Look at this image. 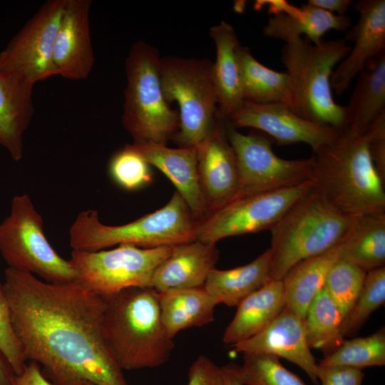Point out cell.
<instances>
[{
	"mask_svg": "<svg viewBox=\"0 0 385 385\" xmlns=\"http://www.w3.org/2000/svg\"><path fill=\"white\" fill-rule=\"evenodd\" d=\"M172 250L173 246L142 248L132 245L95 252L73 250L69 261L76 282L106 297L128 288H151L155 270Z\"/></svg>",
	"mask_w": 385,
	"mask_h": 385,
	"instance_id": "cell-10",
	"label": "cell"
},
{
	"mask_svg": "<svg viewBox=\"0 0 385 385\" xmlns=\"http://www.w3.org/2000/svg\"><path fill=\"white\" fill-rule=\"evenodd\" d=\"M313 186H296L235 198L197 223L195 240L215 244L225 237L271 230Z\"/></svg>",
	"mask_w": 385,
	"mask_h": 385,
	"instance_id": "cell-12",
	"label": "cell"
},
{
	"mask_svg": "<svg viewBox=\"0 0 385 385\" xmlns=\"http://www.w3.org/2000/svg\"><path fill=\"white\" fill-rule=\"evenodd\" d=\"M342 258L366 272L384 267L385 214L353 217Z\"/></svg>",
	"mask_w": 385,
	"mask_h": 385,
	"instance_id": "cell-29",
	"label": "cell"
},
{
	"mask_svg": "<svg viewBox=\"0 0 385 385\" xmlns=\"http://www.w3.org/2000/svg\"><path fill=\"white\" fill-rule=\"evenodd\" d=\"M66 0H49L0 51V70L34 86L56 76L53 51Z\"/></svg>",
	"mask_w": 385,
	"mask_h": 385,
	"instance_id": "cell-13",
	"label": "cell"
},
{
	"mask_svg": "<svg viewBox=\"0 0 385 385\" xmlns=\"http://www.w3.org/2000/svg\"><path fill=\"white\" fill-rule=\"evenodd\" d=\"M3 285L26 361L37 363L53 385H128L103 338L104 297L76 282H48L9 267Z\"/></svg>",
	"mask_w": 385,
	"mask_h": 385,
	"instance_id": "cell-1",
	"label": "cell"
},
{
	"mask_svg": "<svg viewBox=\"0 0 385 385\" xmlns=\"http://www.w3.org/2000/svg\"><path fill=\"white\" fill-rule=\"evenodd\" d=\"M34 86L0 70V146L15 161L24 153V135L34 113Z\"/></svg>",
	"mask_w": 385,
	"mask_h": 385,
	"instance_id": "cell-21",
	"label": "cell"
},
{
	"mask_svg": "<svg viewBox=\"0 0 385 385\" xmlns=\"http://www.w3.org/2000/svg\"><path fill=\"white\" fill-rule=\"evenodd\" d=\"M108 172L117 185L128 191L140 189L151 181L150 165L128 145L112 156Z\"/></svg>",
	"mask_w": 385,
	"mask_h": 385,
	"instance_id": "cell-36",
	"label": "cell"
},
{
	"mask_svg": "<svg viewBox=\"0 0 385 385\" xmlns=\"http://www.w3.org/2000/svg\"><path fill=\"white\" fill-rule=\"evenodd\" d=\"M343 316L323 287L308 307L304 319L307 340L310 349L325 356L334 351L345 339L342 334Z\"/></svg>",
	"mask_w": 385,
	"mask_h": 385,
	"instance_id": "cell-31",
	"label": "cell"
},
{
	"mask_svg": "<svg viewBox=\"0 0 385 385\" xmlns=\"http://www.w3.org/2000/svg\"><path fill=\"white\" fill-rule=\"evenodd\" d=\"M237 367V364L234 363H229L221 366L223 385H243L238 377Z\"/></svg>",
	"mask_w": 385,
	"mask_h": 385,
	"instance_id": "cell-43",
	"label": "cell"
},
{
	"mask_svg": "<svg viewBox=\"0 0 385 385\" xmlns=\"http://www.w3.org/2000/svg\"><path fill=\"white\" fill-rule=\"evenodd\" d=\"M212 66L207 58L161 57L165 99L177 102L180 109L179 129L172 138L178 147H197L219 118Z\"/></svg>",
	"mask_w": 385,
	"mask_h": 385,
	"instance_id": "cell-8",
	"label": "cell"
},
{
	"mask_svg": "<svg viewBox=\"0 0 385 385\" xmlns=\"http://www.w3.org/2000/svg\"><path fill=\"white\" fill-rule=\"evenodd\" d=\"M307 3L337 15H346L354 4L351 0H309Z\"/></svg>",
	"mask_w": 385,
	"mask_h": 385,
	"instance_id": "cell-42",
	"label": "cell"
},
{
	"mask_svg": "<svg viewBox=\"0 0 385 385\" xmlns=\"http://www.w3.org/2000/svg\"><path fill=\"white\" fill-rule=\"evenodd\" d=\"M210 36L216 48L212 73L218 117L225 121L244 101L237 58L240 43L233 26L225 21L211 27Z\"/></svg>",
	"mask_w": 385,
	"mask_h": 385,
	"instance_id": "cell-22",
	"label": "cell"
},
{
	"mask_svg": "<svg viewBox=\"0 0 385 385\" xmlns=\"http://www.w3.org/2000/svg\"><path fill=\"white\" fill-rule=\"evenodd\" d=\"M344 237L327 250L297 262L283 277L287 306L302 318L324 287L329 270L342 257Z\"/></svg>",
	"mask_w": 385,
	"mask_h": 385,
	"instance_id": "cell-26",
	"label": "cell"
},
{
	"mask_svg": "<svg viewBox=\"0 0 385 385\" xmlns=\"http://www.w3.org/2000/svg\"><path fill=\"white\" fill-rule=\"evenodd\" d=\"M374 167L385 181V115L381 116L366 132Z\"/></svg>",
	"mask_w": 385,
	"mask_h": 385,
	"instance_id": "cell-40",
	"label": "cell"
},
{
	"mask_svg": "<svg viewBox=\"0 0 385 385\" xmlns=\"http://www.w3.org/2000/svg\"><path fill=\"white\" fill-rule=\"evenodd\" d=\"M104 297L103 335L119 367L134 370L165 364L174 343L161 320L158 292L133 287Z\"/></svg>",
	"mask_w": 385,
	"mask_h": 385,
	"instance_id": "cell-3",
	"label": "cell"
},
{
	"mask_svg": "<svg viewBox=\"0 0 385 385\" xmlns=\"http://www.w3.org/2000/svg\"><path fill=\"white\" fill-rule=\"evenodd\" d=\"M231 346L236 353L285 359L299 366L314 384L319 382L318 363L307 340L304 319L287 306L263 330Z\"/></svg>",
	"mask_w": 385,
	"mask_h": 385,
	"instance_id": "cell-16",
	"label": "cell"
},
{
	"mask_svg": "<svg viewBox=\"0 0 385 385\" xmlns=\"http://www.w3.org/2000/svg\"><path fill=\"white\" fill-rule=\"evenodd\" d=\"M354 90L345 108V130L353 135H364L385 115V55L369 61L358 74Z\"/></svg>",
	"mask_w": 385,
	"mask_h": 385,
	"instance_id": "cell-24",
	"label": "cell"
},
{
	"mask_svg": "<svg viewBox=\"0 0 385 385\" xmlns=\"http://www.w3.org/2000/svg\"><path fill=\"white\" fill-rule=\"evenodd\" d=\"M127 145L147 163L159 169L170 179L197 222L205 217L198 180L197 147L173 148L145 143Z\"/></svg>",
	"mask_w": 385,
	"mask_h": 385,
	"instance_id": "cell-19",
	"label": "cell"
},
{
	"mask_svg": "<svg viewBox=\"0 0 385 385\" xmlns=\"http://www.w3.org/2000/svg\"><path fill=\"white\" fill-rule=\"evenodd\" d=\"M197 222L176 191L163 207L120 225L102 223L98 211L78 214L69 229L73 250L95 252L120 245L142 248L171 247L195 240Z\"/></svg>",
	"mask_w": 385,
	"mask_h": 385,
	"instance_id": "cell-5",
	"label": "cell"
},
{
	"mask_svg": "<svg viewBox=\"0 0 385 385\" xmlns=\"http://www.w3.org/2000/svg\"><path fill=\"white\" fill-rule=\"evenodd\" d=\"M68 385H98V384L93 383L92 381H88V380H79V381L72 382Z\"/></svg>",
	"mask_w": 385,
	"mask_h": 385,
	"instance_id": "cell-45",
	"label": "cell"
},
{
	"mask_svg": "<svg viewBox=\"0 0 385 385\" xmlns=\"http://www.w3.org/2000/svg\"><path fill=\"white\" fill-rule=\"evenodd\" d=\"M0 253L14 270L51 283L75 282L69 260L61 257L44 233L43 220L27 194L13 197L9 215L0 223Z\"/></svg>",
	"mask_w": 385,
	"mask_h": 385,
	"instance_id": "cell-9",
	"label": "cell"
},
{
	"mask_svg": "<svg viewBox=\"0 0 385 385\" xmlns=\"http://www.w3.org/2000/svg\"><path fill=\"white\" fill-rule=\"evenodd\" d=\"M354 9L359 13L358 21L346 31L344 38L354 45L330 81L332 89L338 95L346 91L354 78L385 49V1L359 0Z\"/></svg>",
	"mask_w": 385,
	"mask_h": 385,
	"instance_id": "cell-17",
	"label": "cell"
},
{
	"mask_svg": "<svg viewBox=\"0 0 385 385\" xmlns=\"http://www.w3.org/2000/svg\"><path fill=\"white\" fill-rule=\"evenodd\" d=\"M197 148L199 185L207 216L232 201L238 189L236 156L223 120L218 118Z\"/></svg>",
	"mask_w": 385,
	"mask_h": 385,
	"instance_id": "cell-15",
	"label": "cell"
},
{
	"mask_svg": "<svg viewBox=\"0 0 385 385\" xmlns=\"http://www.w3.org/2000/svg\"><path fill=\"white\" fill-rule=\"evenodd\" d=\"M385 301V267L366 272L361 290L351 309L343 318L344 337L356 333L371 314Z\"/></svg>",
	"mask_w": 385,
	"mask_h": 385,
	"instance_id": "cell-33",
	"label": "cell"
},
{
	"mask_svg": "<svg viewBox=\"0 0 385 385\" xmlns=\"http://www.w3.org/2000/svg\"><path fill=\"white\" fill-rule=\"evenodd\" d=\"M225 129L238 170V189L234 199L293 187L312 180V156L283 159L274 153L268 137L253 133L243 134L227 123Z\"/></svg>",
	"mask_w": 385,
	"mask_h": 385,
	"instance_id": "cell-11",
	"label": "cell"
},
{
	"mask_svg": "<svg viewBox=\"0 0 385 385\" xmlns=\"http://www.w3.org/2000/svg\"><path fill=\"white\" fill-rule=\"evenodd\" d=\"M313 188L349 217L385 214V181L373 163L369 137L346 130L313 152Z\"/></svg>",
	"mask_w": 385,
	"mask_h": 385,
	"instance_id": "cell-2",
	"label": "cell"
},
{
	"mask_svg": "<svg viewBox=\"0 0 385 385\" xmlns=\"http://www.w3.org/2000/svg\"><path fill=\"white\" fill-rule=\"evenodd\" d=\"M218 258L215 244L194 240L173 246L170 255L155 270L151 288L163 292L202 287Z\"/></svg>",
	"mask_w": 385,
	"mask_h": 385,
	"instance_id": "cell-20",
	"label": "cell"
},
{
	"mask_svg": "<svg viewBox=\"0 0 385 385\" xmlns=\"http://www.w3.org/2000/svg\"><path fill=\"white\" fill-rule=\"evenodd\" d=\"M160 59L157 48L138 41L125 60L122 123L133 143L166 145L179 129V113L170 108L163 93Z\"/></svg>",
	"mask_w": 385,
	"mask_h": 385,
	"instance_id": "cell-7",
	"label": "cell"
},
{
	"mask_svg": "<svg viewBox=\"0 0 385 385\" xmlns=\"http://www.w3.org/2000/svg\"><path fill=\"white\" fill-rule=\"evenodd\" d=\"M237 58L244 101L258 104L281 103L289 106L290 91L286 71L279 72L260 63L241 44Z\"/></svg>",
	"mask_w": 385,
	"mask_h": 385,
	"instance_id": "cell-30",
	"label": "cell"
},
{
	"mask_svg": "<svg viewBox=\"0 0 385 385\" xmlns=\"http://www.w3.org/2000/svg\"><path fill=\"white\" fill-rule=\"evenodd\" d=\"M364 374L360 369L343 365L317 366V379L322 385H361Z\"/></svg>",
	"mask_w": 385,
	"mask_h": 385,
	"instance_id": "cell-38",
	"label": "cell"
},
{
	"mask_svg": "<svg viewBox=\"0 0 385 385\" xmlns=\"http://www.w3.org/2000/svg\"><path fill=\"white\" fill-rule=\"evenodd\" d=\"M0 385H15V374L0 354Z\"/></svg>",
	"mask_w": 385,
	"mask_h": 385,
	"instance_id": "cell-44",
	"label": "cell"
},
{
	"mask_svg": "<svg viewBox=\"0 0 385 385\" xmlns=\"http://www.w3.org/2000/svg\"><path fill=\"white\" fill-rule=\"evenodd\" d=\"M319 364L343 365L360 369L384 366V327L367 337L344 339L334 351L325 356Z\"/></svg>",
	"mask_w": 385,
	"mask_h": 385,
	"instance_id": "cell-32",
	"label": "cell"
},
{
	"mask_svg": "<svg viewBox=\"0 0 385 385\" xmlns=\"http://www.w3.org/2000/svg\"><path fill=\"white\" fill-rule=\"evenodd\" d=\"M351 26V19L337 15L309 4L295 6L288 14L270 16L262 29L263 34L285 43L304 35L314 45L322 42V36L330 30L346 31Z\"/></svg>",
	"mask_w": 385,
	"mask_h": 385,
	"instance_id": "cell-25",
	"label": "cell"
},
{
	"mask_svg": "<svg viewBox=\"0 0 385 385\" xmlns=\"http://www.w3.org/2000/svg\"><path fill=\"white\" fill-rule=\"evenodd\" d=\"M366 272L342 257L329 270L324 288L339 309L343 318L356 300Z\"/></svg>",
	"mask_w": 385,
	"mask_h": 385,
	"instance_id": "cell-35",
	"label": "cell"
},
{
	"mask_svg": "<svg viewBox=\"0 0 385 385\" xmlns=\"http://www.w3.org/2000/svg\"><path fill=\"white\" fill-rule=\"evenodd\" d=\"M0 354L5 358L15 375L26 364L21 346L14 333L9 305L3 283L0 282Z\"/></svg>",
	"mask_w": 385,
	"mask_h": 385,
	"instance_id": "cell-37",
	"label": "cell"
},
{
	"mask_svg": "<svg viewBox=\"0 0 385 385\" xmlns=\"http://www.w3.org/2000/svg\"><path fill=\"white\" fill-rule=\"evenodd\" d=\"M346 42L337 38L314 45L299 38L285 43L281 51L289 78L288 107L302 118L339 130H345V108L334 101L330 81L334 67L351 50Z\"/></svg>",
	"mask_w": 385,
	"mask_h": 385,
	"instance_id": "cell-4",
	"label": "cell"
},
{
	"mask_svg": "<svg viewBox=\"0 0 385 385\" xmlns=\"http://www.w3.org/2000/svg\"><path fill=\"white\" fill-rule=\"evenodd\" d=\"M15 385H53L43 374L40 366L29 361L22 371L15 375Z\"/></svg>",
	"mask_w": 385,
	"mask_h": 385,
	"instance_id": "cell-41",
	"label": "cell"
},
{
	"mask_svg": "<svg viewBox=\"0 0 385 385\" xmlns=\"http://www.w3.org/2000/svg\"><path fill=\"white\" fill-rule=\"evenodd\" d=\"M272 251L267 249L250 263L229 270L213 269L204 287L215 303L237 307L270 280Z\"/></svg>",
	"mask_w": 385,
	"mask_h": 385,
	"instance_id": "cell-27",
	"label": "cell"
},
{
	"mask_svg": "<svg viewBox=\"0 0 385 385\" xmlns=\"http://www.w3.org/2000/svg\"><path fill=\"white\" fill-rule=\"evenodd\" d=\"M354 217L332 206L312 186L270 230V280H281L297 262L340 242Z\"/></svg>",
	"mask_w": 385,
	"mask_h": 385,
	"instance_id": "cell-6",
	"label": "cell"
},
{
	"mask_svg": "<svg viewBox=\"0 0 385 385\" xmlns=\"http://www.w3.org/2000/svg\"><path fill=\"white\" fill-rule=\"evenodd\" d=\"M162 322L170 337L214 321L217 305L204 286L158 292Z\"/></svg>",
	"mask_w": 385,
	"mask_h": 385,
	"instance_id": "cell-28",
	"label": "cell"
},
{
	"mask_svg": "<svg viewBox=\"0 0 385 385\" xmlns=\"http://www.w3.org/2000/svg\"><path fill=\"white\" fill-rule=\"evenodd\" d=\"M91 0H66L56 34L53 64L56 76L78 81L86 79L94 66L91 40Z\"/></svg>",
	"mask_w": 385,
	"mask_h": 385,
	"instance_id": "cell-18",
	"label": "cell"
},
{
	"mask_svg": "<svg viewBox=\"0 0 385 385\" xmlns=\"http://www.w3.org/2000/svg\"><path fill=\"white\" fill-rule=\"evenodd\" d=\"M222 342L230 346L245 341L267 327L287 307L282 280H269L237 306Z\"/></svg>",
	"mask_w": 385,
	"mask_h": 385,
	"instance_id": "cell-23",
	"label": "cell"
},
{
	"mask_svg": "<svg viewBox=\"0 0 385 385\" xmlns=\"http://www.w3.org/2000/svg\"><path fill=\"white\" fill-rule=\"evenodd\" d=\"M187 385H223L221 366L205 356H198L188 371Z\"/></svg>",
	"mask_w": 385,
	"mask_h": 385,
	"instance_id": "cell-39",
	"label": "cell"
},
{
	"mask_svg": "<svg viewBox=\"0 0 385 385\" xmlns=\"http://www.w3.org/2000/svg\"><path fill=\"white\" fill-rule=\"evenodd\" d=\"M237 371L243 385H307L270 354H244Z\"/></svg>",
	"mask_w": 385,
	"mask_h": 385,
	"instance_id": "cell-34",
	"label": "cell"
},
{
	"mask_svg": "<svg viewBox=\"0 0 385 385\" xmlns=\"http://www.w3.org/2000/svg\"><path fill=\"white\" fill-rule=\"evenodd\" d=\"M225 122L235 129L248 127L261 130L280 145L306 143L313 152L332 142L342 131L302 118L281 103L244 101Z\"/></svg>",
	"mask_w": 385,
	"mask_h": 385,
	"instance_id": "cell-14",
	"label": "cell"
}]
</instances>
